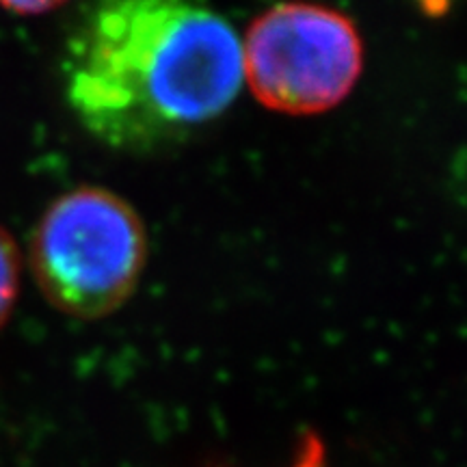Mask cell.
Wrapping results in <instances>:
<instances>
[{
    "label": "cell",
    "mask_w": 467,
    "mask_h": 467,
    "mask_svg": "<svg viewBox=\"0 0 467 467\" xmlns=\"http://www.w3.org/2000/svg\"><path fill=\"white\" fill-rule=\"evenodd\" d=\"M20 251L11 234L0 225V329L7 325L20 292Z\"/></svg>",
    "instance_id": "cell-4"
},
{
    "label": "cell",
    "mask_w": 467,
    "mask_h": 467,
    "mask_svg": "<svg viewBox=\"0 0 467 467\" xmlns=\"http://www.w3.org/2000/svg\"><path fill=\"white\" fill-rule=\"evenodd\" d=\"M241 50L254 96L288 115L337 107L358 83L364 58L353 22L317 5H279L262 14Z\"/></svg>",
    "instance_id": "cell-3"
},
{
    "label": "cell",
    "mask_w": 467,
    "mask_h": 467,
    "mask_svg": "<svg viewBox=\"0 0 467 467\" xmlns=\"http://www.w3.org/2000/svg\"><path fill=\"white\" fill-rule=\"evenodd\" d=\"M290 467H325V446L317 435H306Z\"/></svg>",
    "instance_id": "cell-5"
},
{
    "label": "cell",
    "mask_w": 467,
    "mask_h": 467,
    "mask_svg": "<svg viewBox=\"0 0 467 467\" xmlns=\"http://www.w3.org/2000/svg\"><path fill=\"white\" fill-rule=\"evenodd\" d=\"M72 110L110 148L150 151L219 117L241 89L234 28L203 7L162 0L100 5L66 55Z\"/></svg>",
    "instance_id": "cell-1"
},
{
    "label": "cell",
    "mask_w": 467,
    "mask_h": 467,
    "mask_svg": "<svg viewBox=\"0 0 467 467\" xmlns=\"http://www.w3.org/2000/svg\"><path fill=\"white\" fill-rule=\"evenodd\" d=\"M148 260L143 221L119 195L80 186L57 197L31 238L28 262L58 312L102 318L130 299Z\"/></svg>",
    "instance_id": "cell-2"
},
{
    "label": "cell",
    "mask_w": 467,
    "mask_h": 467,
    "mask_svg": "<svg viewBox=\"0 0 467 467\" xmlns=\"http://www.w3.org/2000/svg\"><path fill=\"white\" fill-rule=\"evenodd\" d=\"M0 7L14 16L26 17V16H37V14H44V11L57 9V5H50V3H3Z\"/></svg>",
    "instance_id": "cell-6"
}]
</instances>
